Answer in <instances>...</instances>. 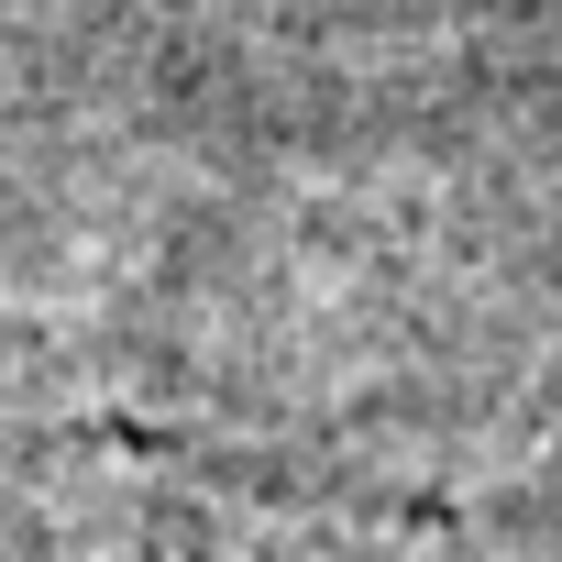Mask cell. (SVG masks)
<instances>
[{"label":"cell","mask_w":562,"mask_h":562,"mask_svg":"<svg viewBox=\"0 0 562 562\" xmlns=\"http://www.w3.org/2000/svg\"><path fill=\"white\" fill-rule=\"evenodd\" d=\"M23 518H34L23 562H463L364 507L342 518L243 485H89V496H34Z\"/></svg>","instance_id":"1"}]
</instances>
